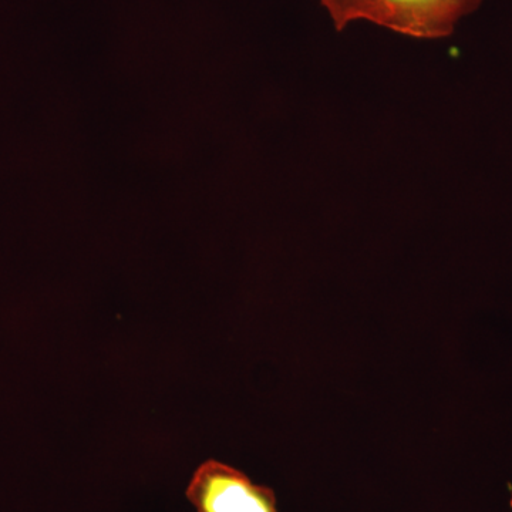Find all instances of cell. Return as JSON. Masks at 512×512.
<instances>
[{"label":"cell","instance_id":"3","mask_svg":"<svg viewBox=\"0 0 512 512\" xmlns=\"http://www.w3.org/2000/svg\"><path fill=\"white\" fill-rule=\"evenodd\" d=\"M338 32L359 20H369L379 0H319Z\"/></svg>","mask_w":512,"mask_h":512},{"label":"cell","instance_id":"1","mask_svg":"<svg viewBox=\"0 0 512 512\" xmlns=\"http://www.w3.org/2000/svg\"><path fill=\"white\" fill-rule=\"evenodd\" d=\"M185 494L197 512H278L274 490L217 460L195 470Z\"/></svg>","mask_w":512,"mask_h":512},{"label":"cell","instance_id":"2","mask_svg":"<svg viewBox=\"0 0 512 512\" xmlns=\"http://www.w3.org/2000/svg\"><path fill=\"white\" fill-rule=\"evenodd\" d=\"M484 0H379L367 22L413 39L453 35L458 23Z\"/></svg>","mask_w":512,"mask_h":512}]
</instances>
